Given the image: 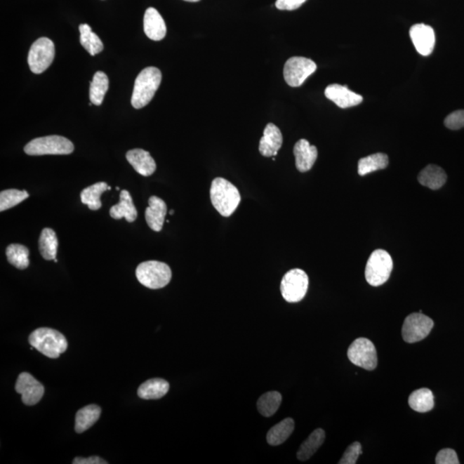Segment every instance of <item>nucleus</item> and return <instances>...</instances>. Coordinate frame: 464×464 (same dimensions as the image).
Wrapping results in <instances>:
<instances>
[{"mask_svg": "<svg viewBox=\"0 0 464 464\" xmlns=\"http://www.w3.org/2000/svg\"><path fill=\"white\" fill-rule=\"evenodd\" d=\"M210 197L214 208L224 217L232 216L241 201V195L237 187L221 178L213 180Z\"/></svg>", "mask_w": 464, "mask_h": 464, "instance_id": "obj_1", "label": "nucleus"}, {"mask_svg": "<svg viewBox=\"0 0 464 464\" xmlns=\"http://www.w3.org/2000/svg\"><path fill=\"white\" fill-rule=\"evenodd\" d=\"M161 81L162 74L159 68L150 67L141 71L134 83L131 99L133 108L140 110L147 106L154 97Z\"/></svg>", "mask_w": 464, "mask_h": 464, "instance_id": "obj_2", "label": "nucleus"}, {"mask_svg": "<svg viewBox=\"0 0 464 464\" xmlns=\"http://www.w3.org/2000/svg\"><path fill=\"white\" fill-rule=\"evenodd\" d=\"M29 341L30 345L41 354L50 359L59 358L67 351V340L62 333L49 328H40L32 333Z\"/></svg>", "mask_w": 464, "mask_h": 464, "instance_id": "obj_3", "label": "nucleus"}, {"mask_svg": "<svg viewBox=\"0 0 464 464\" xmlns=\"http://www.w3.org/2000/svg\"><path fill=\"white\" fill-rule=\"evenodd\" d=\"M136 277L141 285L149 289H160L171 282L172 273L166 263L148 260L137 267Z\"/></svg>", "mask_w": 464, "mask_h": 464, "instance_id": "obj_4", "label": "nucleus"}, {"mask_svg": "<svg viewBox=\"0 0 464 464\" xmlns=\"http://www.w3.org/2000/svg\"><path fill=\"white\" fill-rule=\"evenodd\" d=\"M74 151V145L67 138L59 135L37 138L25 145V152L29 156L68 155Z\"/></svg>", "mask_w": 464, "mask_h": 464, "instance_id": "obj_5", "label": "nucleus"}, {"mask_svg": "<svg viewBox=\"0 0 464 464\" xmlns=\"http://www.w3.org/2000/svg\"><path fill=\"white\" fill-rule=\"evenodd\" d=\"M393 270V260L388 252L377 249L371 255L366 267V281L373 286L383 285Z\"/></svg>", "mask_w": 464, "mask_h": 464, "instance_id": "obj_6", "label": "nucleus"}, {"mask_svg": "<svg viewBox=\"0 0 464 464\" xmlns=\"http://www.w3.org/2000/svg\"><path fill=\"white\" fill-rule=\"evenodd\" d=\"M309 286V277L304 270L295 268L284 275L281 291L286 302H300L305 297Z\"/></svg>", "mask_w": 464, "mask_h": 464, "instance_id": "obj_7", "label": "nucleus"}, {"mask_svg": "<svg viewBox=\"0 0 464 464\" xmlns=\"http://www.w3.org/2000/svg\"><path fill=\"white\" fill-rule=\"evenodd\" d=\"M55 55L53 42L47 37L34 41L29 49L28 63L34 74H41L53 63Z\"/></svg>", "mask_w": 464, "mask_h": 464, "instance_id": "obj_8", "label": "nucleus"}, {"mask_svg": "<svg viewBox=\"0 0 464 464\" xmlns=\"http://www.w3.org/2000/svg\"><path fill=\"white\" fill-rule=\"evenodd\" d=\"M349 360L357 366L373 371L378 366V354L374 344L366 338H359L348 348Z\"/></svg>", "mask_w": 464, "mask_h": 464, "instance_id": "obj_9", "label": "nucleus"}, {"mask_svg": "<svg viewBox=\"0 0 464 464\" xmlns=\"http://www.w3.org/2000/svg\"><path fill=\"white\" fill-rule=\"evenodd\" d=\"M317 64L305 57H291L284 67V78L291 87H299L317 70Z\"/></svg>", "mask_w": 464, "mask_h": 464, "instance_id": "obj_10", "label": "nucleus"}, {"mask_svg": "<svg viewBox=\"0 0 464 464\" xmlns=\"http://www.w3.org/2000/svg\"><path fill=\"white\" fill-rule=\"evenodd\" d=\"M435 326L430 317L423 313H413L406 317L402 326V338L408 343H416L427 337Z\"/></svg>", "mask_w": 464, "mask_h": 464, "instance_id": "obj_11", "label": "nucleus"}, {"mask_svg": "<svg viewBox=\"0 0 464 464\" xmlns=\"http://www.w3.org/2000/svg\"><path fill=\"white\" fill-rule=\"evenodd\" d=\"M15 389L21 395L22 402L28 406L37 404L45 392L44 386L28 373H22L18 376Z\"/></svg>", "mask_w": 464, "mask_h": 464, "instance_id": "obj_12", "label": "nucleus"}, {"mask_svg": "<svg viewBox=\"0 0 464 464\" xmlns=\"http://www.w3.org/2000/svg\"><path fill=\"white\" fill-rule=\"evenodd\" d=\"M410 38L420 55H430L435 47V33L431 26L417 24L411 27Z\"/></svg>", "mask_w": 464, "mask_h": 464, "instance_id": "obj_13", "label": "nucleus"}, {"mask_svg": "<svg viewBox=\"0 0 464 464\" xmlns=\"http://www.w3.org/2000/svg\"><path fill=\"white\" fill-rule=\"evenodd\" d=\"M325 97L335 102L340 109L351 108L363 102L362 95L348 89L347 86L333 84L325 89Z\"/></svg>", "mask_w": 464, "mask_h": 464, "instance_id": "obj_14", "label": "nucleus"}, {"mask_svg": "<svg viewBox=\"0 0 464 464\" xmlns=\"http://www.w3.org/2000/svg\"><path fill=\"white\" fill-rule=\"evenodd\" d=\"M283 143L281 130L273 124H268L260 140L259 152L263 157H275Z\"/></svg>", "mask_w": 464, "mask_h": 464, "instance_id": "obj_15", "label": "nucleus"}, {"mask_svg": "<svg viewBox=\"0 0 464 464\" xmlns=\"http://www.w3.org/2000/svg\"><path fill=\"white\" fill-rule=\"evenodd\" d=\"M296 167L299 172H307L315 164L317 159V149L306 140H298L293 148Z\"/></svg>", "mask_w": 464, "mask_h": 464, "instance_id": "obj_16", "label": "nucleus"}, {"mask_svg": "<svg viewBox=\"0 0 464 464\" xmlns=\"http://www.w3.org/2000/svg\"><path fill=\"white\" fill-rule=\"evenodd\" d=\"M144 32L152 41L163 40L166 36V22L155 8L150 7L145 11L144 16Z\"/></svg>", "mask_w": 464, "mask_h": 464, "instance_id": "obj_17", "label": "nucleus"}, {"mask_svg": "<svg viewBox=\"0 0 464 464\" xmlns=\"http://www.w3.org/2000/svg\"><path fill=\"white\" fill-rule=\"evenodd\" d=\"M149 206L145 210V220L152 231H162L167 214L166 203L157 197L149 199Z\"/></svg>", "mask_w": 464, "mask_h": 464, "instance_id": "obj_18", "label": "nucleus"}, {"mask_svg": "<svg viewBox=\"0 0 464 464\" xmlns=\"http://www.w3.org/2000/svg\"><path fill=\"white\" fill-rule=\"evenodd\" d=\"M126 159L133 167L134 171L143 176H150L154 173L157 164L155 160L143 149H133L126 152Z\"/></svg>", "mask_w": 464, "mask_h": 464, "instance_id": "obj_19", "label": "nucleus"}, {"mask_svg": "<svg viewBox=\"0 0 464 464\" xmlns=\"http://www.w3.org/2000/svg\"><path fill=\"white\" fill-rule=\"evenodd\" d=\"M111 218L114 220H125L129 223L136 220L138 212L133 204V198L128 190H122L120 194V202L114 205L110 211Z\"/></svg>", "mask_w": 464, "mask_h": 464, "instance_id": "obj_20", "label": "nucleus"}, {"mask_svg": "<svg viewBox=\"0 0 464 464\" xmlns=\"http://www.w3.org/2000/svg\"><path fill=\"white\" fill-rule=\"evenodd\" d=\"M418 181L428 189L437 190L446 183L447 175L442 168L435 164H429L418 175Z\"/></svg>", "mask_w": 464, "mask_h": 464, "instance_id": "obj_21", "label": "nucleus"}, {"mask_svg": "<svg viewBox=\"0 0 464 464\" xmlns=\"http://www.w3.org/2000/svg\"><path fill=\"white\" fill-rule=\"evenodd\" d=\"M170 390V383L162 378H152L142 383L138 390V396L144 400H158L166 396Z\"/></svg>", "mask_w": 464, "mask_h": 464, "instance_id": "obj_22", "label": "nucleus"}, {"mask_svg": "<svg viewBox=\"0 0 464 464\" xmlns=\"http://www.w3.org/2000/svg\"><path fill=\"white\" fill-rule=\"evenodd\" d=\"M101 416V408L91 404L79 409L75 418V431L82 433L91 428Z\"/></svg>", "mask_w": 464, "mask_h": 464, "instance_id": "obj_23", "label": "nucleus"}, {"mask_svg": "<svg viewBox=\"0 0 464 464\" xmlns=\"http://www.w3.org/2000/svg\"><path fill=\"white\" fill-rule=\"evenodd\" d=\"M325 440V432L323 429L318 428L312 432L308 438L303 443L297 453L298 459L300 461H307L316 453L324 444Z\"/></svg>", "mask_w": 464, "mask_h": 464, "instance_id": "obj_24", "label": "nucleus"}, {"mask_svg": "<svg viewBox=\"0 0 464 464\" xmlns=\"http://www.w3.org/2000/svg\"><path fill=\"white\" fill-rule=\"evenodd\" d=\"M294 430V420L286 418L281 423L276 424L268 431L267 441L270 446H277L286 442Z\"/></svg>", "mask_w": 464, "mask_h": 464, "instance_id": "obj_25", "label": "nucleus"}, {"mask_svg": "<svg viewBox=\"0 0 464 464\" xmlns=\"http://www.w3.org/2000/svg\"><path fill=\"white\" fill-rule=\"evenodd\" d=\"M410 408L419 413L431 411L435 406V397L432 391L427 388L413 391L409 398Z\"/></svg>", "mask_w": 464, "mask_h": 464, "instance_id": "obj_26", "label": "nucleus"}, {"mask_svg": "<svg viewBox=\"0 0 464 464\" xmlns=\"http://www.w3.org/2000/svg\"><path fill=\"white\" fill-rule=\"evenodd\" d=\"M59 241L53 230L45 228L42 230L39 239V249L41 255L45 260H53L56 258Z\"/></svg>", "mask_w": 464, "mask_h": 464, "instance_id": "obj_27", "label": "nucleus"}, {"mask_svg": "<svg viewBox=\"0 0 464 464\" xmlns=\"http://www.w3.org/2000/svg\"><path fill=\"white\" fill-rule=\"evenodd\" d=\"M106 183H98L86 187L81 192L80 198L83 204L87 205L91 210L97 211L102 208L101 195L108 190Z\"/></svg>", "mask_w": 464, "mask_h": 464, "instance_id": "obj_28", "label": "nucleus"}, {"mask_svg": "<svg viewBox=\"0 0 464 464\" xmlns=\"http://www.w3.org/2000/svg\"><path fill=\"white\" fill-rule=\"evenodd\" d=\"M389 166L388 156L385 153H375V154L359 159L358 164V173L359 175H366L374 171L383 170Z\"/></svg>", "mask_w": 464, "mask_h": 464, "instance_id": "obj_29", "label": "nucleus"}, {"mask_svg": "<svg viewBox=\"0 0 464 464\" xmlns=\"http://www.w3.org/2000/svg\"><path fill=\"white\" fill-rule=\"evenodd\" d=\"M109 90V79L103 72H95L91 82L90 100L95 106L102 105L103 98Z\"/></svg>", "mask_w": 464, "mask_h": 464, "instance_id": "obj_30", "label": "nucleus"}, {"mask_svg": "<svg viewBox=\"0 0 464 464\" xmlns=\"http://www.w3.org/2000/svg\"><path fill=\"white\" fill-rule=\"evenodd\" d=\"M80 42L91 55L94 56L101 53L103 44L101 39L95 34L91 27L86 24L79 25Z\"/></svg>", "mask_w": 464, "mask_h": 464, "instance_id": "obj_31", "label": "nucleus"}, {"mask_svg": "<svg viewBox=\"0 0 464 464\" xmlns=\"http://www.w3.org/2000/svg\"><path fill=\"white\" fill-rule=\"evenodd\" d=\"M282 397L277 391H270L263 394L257 402V409L265 417L274 416L281 404Z\"/></svg>", "mask_w": 464, "mask_h": 464, "instance_id": "obj_32", "label": "nucleus"}, {"mask_svg": "<svg viewBox=\"0 0 464 464\" xmlns=\"http://www.w3.org/2000/svg\"><path fill=\"white\" fill-rule=\"evenodd\" d=\"M29 248L21 244H11L6 248L7 260L18 270H26L29 265Z\"/></svg>", "mask_w": 464, "mask_h": 464, "instance_id": "obj_33", "label": "nucleus"}, {"mask_svg": "<svg viewBox=\"0 0 464 464\" xmlns=\"http://www.w3.org/2000/svg\"><path fill=\"white\" fill-rule=\"evenodd\" d=\"M28 192L18 190H4L0 193V212L14 208L29 198Z\"/></svg>", "mask_w": 464, "mask_h": 464, "instance_id": "obj_34", "label": "nucleus"}, {"mask_svg": "<svg viewBox=\"0 0 464 464\" xmlns=\"http://www.w3.org/2000/svg\"><path fill=\"white\" fill-rule=\"evenodd\" d=\"M362 454V446L359 442H354L349 446L345 451L339 464H355L359 456Z\"/></svg>", "mask_w": 464, "mask_h": 464, "instance_id": "obj_35", "label": "nucleus"}, {"mask_svg": "<svg viewBox=\"0 0 464 464\" xmlns=\"http://www.w3.org/2000/svg\"><path fill=\"white\" fill-rule=\"evenodd\" d=\"M444 125L451 130L464 128V110H456L444 119Z\"/></svg>", "mask_w": 464, "mask_h": 464, "instance_id": "obj_36", "label": "nucleus"}, {"mask_svg": "<svg viewBox=\"0 0 464 464\" xmlns=\"http://www.w3.org/2000/svg\"><path fill=\"white\" fill-rule=\"evenodd\" d=\"M435 463L437 464H459V460L456 451L452 449H443L437 454Z\"/></svg>", "mask_w": 464, "mask_h": 464, "instance_id": "obj_37", "label": "nucleus"}, {"mask_svg": "<svg viewBox=\"0 0 464 464\" xmlns=\"http://www.w3.org/2000/svg\"><path fill=\"white\" fill-rule=\"evenodd\" d=\"M306 0H277L276 8L281 11H294L300 7Z\"/></svg>", "mask_w": 464, "mask_h": 464, "instance_id": "obj_38", "label": "nucleus"}, {"mask_svg": "<svg viewBox=\"0 0 464 464\" xmlns=\"http://www.w3.org/2000/svg\"><path fill=\"white\" fill-rule=\"evenodd\" d=\"M74 464H106L108 462H106L105 460L99 458V456H90V458H77L72 462Z\"/></svg>", "mask_w": 464, "mask_h": 464, "instance_id": "obj_39", "label": "nucleus"}, {"mask_svg": "<svg viewBox=\"0 0 464 464\" xmlns=\"http://www.w3.org/2000/svg\"><path fill=\"white\" fill-rule=\"evenodd\" d=\"M184 1H187V2H199V0H184Z\"/></svg>", "mask_w": 464, "mask_h": 464, "instance_id": "obj_40", "label": "nucleus"}, {"mask_svg": "<svg viewBox=\"0 0 464 464\" xmlns=\"http://www.w3.org/2000/svg\"><path fill=\"white\" fill-rule=\"evenodd\" d=\"M171 216H173L174 214V210H171L170 212Z\"/></svg>", "mask_w": 464, "mask_h": 464, "instance_id": "obj_41", "label": "nucleus"}, {"mask_svg": "<svg viewBox=\"0 0 464 464\" xmlns=\"http://www.w3.org/2000/svg\"><path fill=\"white\" fill-rule=\"evenodd\" d=\"M53 262H55V263H58V260H57V259L55 258V260H53Z\"/></svg>", "mask_w": 464, "mask_h": 464, "instance_id": "obj_42", "label": "nucleus"}, {"mask_svg": "<svg viewBox=\"0 0 464 464\" xmlns=\"http://www.w3.org/2000/svg\"><path fill=\"white\" fill-rule=\"evenodd\" d=\"M108 190H111V187L110 186L108 187Z\"/></svg>", "mask_w": 464, "mask_h": 464, "instance_id": "obj_43", "label": "nucleus"}]
</instances>
